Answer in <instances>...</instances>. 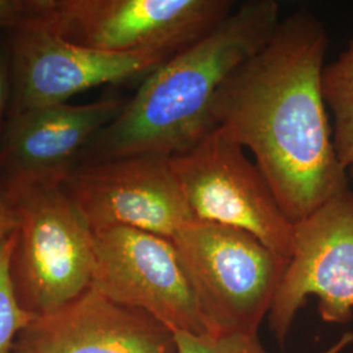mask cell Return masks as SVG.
Wrapping results in <instances>:
<instances>
[{
  "instance_id": "cell-19",
  "label": "cell",
  "mask_w": 353,
  "mask_h": 353,
  "mask_svg": "<svg viewBox=\"0 0 353 353\" xmlns=\"http://www.w3.org/2000/svg\"><path fill=\"white\" fill-rule=\"evenodd\" d=\"M353 341L352 334H344L339 341H336L332 347H330L327 351L322 353H341L344 348H347Z\"/></svg>"
},
{
  "instance_id": "cell-7",
  "label": "cell",
  "mask_w": 353,
  "mask_h": 353,
  "mask_svg": "<svg viewBox=\"0 0 353 353\" xmlns=\"http://www.w3.org/2000/svg\"><path fill=\"white\" fill-rule=\"evenodd\" d=\"M93 236L92 290L148 313L174 334L211 335L172 240L125 227Z\"/></svg>"
},
{
  "instance_id": "cell-16",
  "label": "cell",
  "mask_w": 353,
  "mask_h": 353,
  "mask_svg": "<svg viewBox=\"0 0 353 353\" xmlns=\"http://www.w3.org/2000/svg\"><path fill=\"white\" fill-rule=\"evenodd\" d=\"M46 0H0V29L8 32L38 26L45 12Z\"/></svg>"
},
{
  "instance_id": "cell-8",
  "label": "cell",
  "mask_w": 353,
  "mask_h": 353,
  "mask_svg": "<svg viewBox=\"0 0 353 353\" xmlns=\"http://www.w3.org/2000/svg\"><path fill=\"white\" fill-rule=\"evenodd\" d=\"M63 189L93 232L132 228L172 240L195 221L170 157L83 163L67 176Z\"/></svg>"
},
{
  "instance_id": "cell-14",
  "label": "cell",
  "mask_w": 353,
  "mask_h": 353,
  "mask_svg": "<svg viewBox=\"0 0 353 353\" xmlns=\"http://www.w3.org/2000/svg\"><path fill=\"white\" fill-rule=\"evenodd\" d=\"M14 243V232L0 241V353H13L19 334L34 318L20 306L13 290L10 259Z\"/></svg>"
},
{
  "instance_id": "cell-18",
  "label": "cell",
  "mask_w": 353,
  "mask_h": 353,
  "mask_svg": "<svg viewBox=\"0 0 353 353\" xmlns=\"http://www.w3.org/2000/svg\"><path fill=\"white\" fill-rule=\"evenodd\" d=\"M16 229V219L11 205L0 191V241L11 236Z\"/></svg>"
},
{
  "instance_id": "cell-20",
  "label": "cell",
  "mask_w": 353,
  "mask_h": 353,
  "mask_svg": "<svg viewBox=\"0 0 353 353\" xmlns=\"http://www.w3.org/2000/svg\"><path fill=\"white\" fill-rule=\"evenodd\" d=\"M348 174H350V176H351V178H352L353 181V169H350V170H348Z\"/></svg>"
},
{
  "instance_id": "cell-6",
  "label": "cell",
  "mask_w": 353,
  "mask_h": 353,
  "mask_svg": "<svg viewBox=\"0 0 353 353\" xmlns=\"http://www.w3.org/2000/svg\"><path fill=\"white\" fill-rule=\"evenodd\" d=\"M230 0H46L39 26L96 50H183L234 10Z\"/></svg>"
},
{
  "instance_id": "cell-2",
  "label": "cell",
  "mask_w": 353,
  "mask_h": 353,
  "mask_svg": "<svg viewBox=\"0 0 353 353\" xmlns=\"http://www.w3.org/2000/svg\"><path fill=\"white\" fill-rule=\"evenodd\" d=\"M276 0H248L211 32L141 79L135 94L89 143L79 164L130 156L173 157L216 128L223 83L261 50L280 23Z\"/></svg>"
},
{
  "instance_id": "cell-10",
  "label": "cell",
  "mask_w": 353,
  "mask_h": 353,
  "mask_svg": "<svg viewBox=\"0 0 353 353\" xmlns=\"http://www.w3.org/2000/svg\"><path fill=\"white\" fill-rule=\"evenodd\" d=\"M10 36V114L67 103L89 89L144 79L168 59L150 52L96 50L39 26L12 30Z\"/></svg>"
},
{
  "instance_id": "cell-9",
  "label": "cell",
  "mask_w": 353,
  "mask_h": 353,
  "mask_svg": "<svg viewBox=\"0 0 353 353\" xmlns=\"http://www.w3.org/2000/svg\"><path fill=\"white\" fill-rule=\"evenodd\" d=\"M310 296L327 323L353 318V191L345 190L294 225L293 250L268 314L283 344Z\"/></svg>"
},
{
  "instance_id": "cell-5",
  "label": "cell",
  "mask_w": 353,
  "mask_h": 353,
  "mask_svg": "<svg viewBox=\"0 0 353 353\" xmlns=\"http://www.w3.org/2000/svg\"><path fill=\"white\" fill-rule=\"evenodd\" d=\"M245 151L216 127L170 164L195 221L248 232L290 261L294 224Z\"/></svg>"
},
{
  "instance_id": "cell-3",
  "label": "cell",
  "mask_w": 353,
  "mask_h": 353,
  "mask_svg": "<svg viewBox=\"0 0 353 353\" xmlns=\"http://www.w3.org/2000/svg\"><path fill=\"white\" fill-rule=\"evenodd\" d=\"M0 191L16 219L10 259L16 299L30 316L50 314L90 288L93 230L63 186L24 183Z\"/></svg>"
},
{
  "instance_id": "cell-1",
  "label": "cell",
  "mask_w": 353,
  "mask_h": 353,
  "mask_svg": "<svg viewBox=\"0 0 353 353\" xmlns=\"http://www.w3.org/2000/svg\"><path fill=\"white\" fill-rule=\"evenodd\" d=\"M327 30L299 10L228 77L212 102L214 125L254 154L292 224L350 188L334 147L322 92Z\"/></svg>"
},
{
  "instance_id": "cell-4",
  "label": "cell",
  "mask_w": 353,
  "mask_h": 353,
  "mask_svg": "<svg viewBox=\"0 0 353 353\" xmlns=\"http://www.w3.org/2000/svg\"><path fill=\"white\" fill-rule=\"evenodd\" d=\"M172 242L211 335H258L290 261L248 232L210 223H191Z\"/></svg>"
},
{
  "instance_id": "cell-12",
  "label": "cell",
  "mask_w": 353,
  "mask_h": 353,
  "mask_svg": "<svg viewBox=\"0 0 353 353\" xmlns=\"http://www.w3.org/2000/svg\"><path fill=\"white\" fill-rule=\"evenodd\" d=\"M13 353H179L176 334L148 313L89 288L50 314L34 316Z\"/></svg>"
},
{
  "instance_id": "cell-15",
  "label": "cell",
  "mask_w": 353,
  "mask_h": 353,
  "mask_svg": "<svg viewBox=\"0 0 353 353\" xmlns=\"http://www.w3.org/2000/svg\"><path fill=\"white\" fill-rule=\"evenodd\" d=\"M179 353H268L258 335L233 334V335H204L176 334Z\"/></svg>"
},
{
  "instance_id": "cell-13",
  "label": "cell",
  "mask_w": 353,
  "mask_h": 353,
  "mask_svg": "<svg viewBox=\"0 0 353 353\" xmlns=\"http://www.w3.org/2000/svg\"><path fill=\"white\" fill-rule=\"evenodd\" d=\"M322 92L332 114V139L341 164L353 169V38L341 55L326 64Z\"/></svg>"
},
{
  "instance_id": "cell-17",
  "label": "cell",
  "mask_w": 353,
  "mask_h": 353,
  "mask_svg": "<svg viewBox=\"0 0 353 353\" xmlns=\"http://www.w3.org/2000/svg\"><path fill=\"white\" fill-rule=\"evenodd\" d=\"M11 96H12V87H11V71H10V61L8 57L0 49V137L7 123L6 117L8 118V106L11 108Z\"/></svg>"
},
{
  "instance_id": "cell-11",
  "label": "cell",
  "mask_w": 353,
  "mask_h": 353,
  "mask_svg": "<svg viewBox=\"0 0 353 353\" xmlns=\"http://www.w3.org/2000/svg\"><path fill=\"white\" fill-rule=\"evenodd\" d=\"M127 99L109 94L88 103H59L10 114L0 137L3 188L63 186L92 139L121 113Z\"/></svg>"
}]
</instances>
